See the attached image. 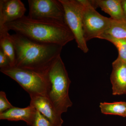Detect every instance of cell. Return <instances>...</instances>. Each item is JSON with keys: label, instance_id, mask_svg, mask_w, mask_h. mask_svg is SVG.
Instances as JSON below:
<instances>
[{"label": "cell", "instance_id": "obj_8", "mask_svg": "<svg viewBox=\"0 0 126 126\" xmlns=\"http://www.w3.org/2000/svg\"><path fill=\"white\" fill-rule=\"evenodd\" d=\"M26 9L20 0H0V29L8 23L23 18Z\"/></svg>", "mask_w": 126, "mask_h": 126}, {"label": "cell", "instance_id": "obj_1", "mask_svg": "<svg viewBox=\"0 0 126 126\" xmlns=\"http://www.w3.org/2000/svg\"><path fill=\"white\" fill-rule=\"evenodd\" d=\"M15 49V67L47 73L51 65L61 56L63 47L38 43L17 33L11 35Z\"/></svg>", "mask_w": 126, "mask_h": 126}, {"label": "cell", "instance_id": "obj_4", "mask_svg": "<svg viewBox=\"0 0 126 126\" xmlns=\"http://www.w3.org/2000/svg\"><path fill=\"white\" fill-rule=\"evenodd\" d=\"M0 71L18 83L30 96L47 97L50 86L48 73H39L15 66L0 69Z\"/></svg>", "mask_w": 126, "mask_h": 126}, {"label": "cell", "instance_id": "obj_5", "mask_svg": "<svg viewBox=\"0 0 126 126\" xmlns=\"http://www.w3.org/2000/svg\"><path fill=\"white\" fill-rule=\"evenodd\" d=\"M82 9L84 36L86 41L98 38L110 27L112 19L99 14L90 0H78Z\"/></svg>", "mask_w": 126, "mask_h": 126}, {"label": "cell", "instance_id": "obj_7", "mask_svg": "<svg viewBox=\"0 0 126 126\" xmlns=\"http://www.w3.org/2000/svg\"><path fill=\"white\" fill-rule=\"evenodd\" d=\"M64 12L65 23L74 36L78 47L84 53L89 51L84 36L82 9L78 0H59Z\"/></svg>", "mask_w": 126, "mask_h": 126}, {"label": "cell", "instance_id": "obj_11", "mask_svg": "<svg viewBox=\"0 0 126 126\" xmlns=\"http://www.w3.org/2000/svg\"><path fill=\"white\" fill-rule=\"evenodd\" d=\"M36 111L35 108L30 105L25 108L14 107L4 112L0 113V119L12 121H23L28 126H31Z\"/></svg>", "mask_w": 126, "mask_h": 126}, {"label": "cell", "instance_id": "obj_16", "mask_svg": "<svg viewBox=\"0 0 126 126\" xmlns=\"http://www.w3.org/2000/svg\"><path fill=\"white\" fill-rule=\"evenodd\" d=\"M98 39L106 40L113 44L118 50V58L126 63V39L117 38L105 34Z\"/></svg>", "mask_w": 126, "mask_h": 126}, {"label": "cell", "instance_id": "obj_21", "mask_svg": "<svg viewBox=\"0 0 126 126\" xmlns=\"http://www.w3.org/2000/svg\"></svg>", "mask_w": 126, "mask_h": 126}, {"label": "cell", "instance_id": "obj_20", "mask_svg": "<svg viewBox=\"0 0 126 126\" xmlns=\"http://www.w3.org/2000/svg\"><path fill=\"white\" fill-rule=\"evenodd\" d=\"M121 3L123 14L126 21V0H122Z\"/></svg>", "mask_w": 126, "mask_h": 126}, {"label": "cell", "instance_id": "obj_13", "mask_svg": "<svg viewBox=\"0 0 126 126\" xmlns=\"http://www.w3.org/2000/svg\"><path fill=\"white\" fill-rule=\"evenodd\" d=\"M0 49L9 58L12 67L15 66L16 60L15 46L12 40L11 35L5 27L0 29Z\"/></svg>", "mask_w": 126, "mask_h": 126}, {"label": "cell", "instance_id": "obj_9", "mask_svg": "<svg viewBox=\"0 0 126 126\" xmlns=\"http://www.w3.org/2000/svg\"><path fill=\"white\" fill-rule=\"evenodd\" d=\"M30 97V105L33 107L55 126H62L63 121L61 115L56 111L47 97L37 95Z\"/></svg>", "mask_w": 126, "mask_h": 126}, {"label": "cell", "instance_id": "obj_15", "mask_svg": "<svg viewBox=\"0 0 126 126\" xmlns=\"http://www.w3.org/2000/svg\"><path fill=\"white\" fill-rule=\"evenodd\" d=\"M103 34L117 38L126 39V21L112 19L110 27Z\"/></svg>", "mask_w": 126, "mask_h": 126}, {"label": "cell", "instance_id": "obj_12", "mask_svg": "<svg viewBox=\"0 0 126 126\" xmlns=\"http://www.w3.org/2000/svg\"><path fill=\"white\" fill-rule=\"evenodd\" d=\"M96 9L99 7L116 21H126L122 6V0H90Z\"/></svg>", "mask_w": 126, "mask_h": 126}, {"label": "cell", "instance_id": "obj_6", "mask_svg": "<svg viewBox=\"0 0 126 126\" xmlns=\"http://www.w3.org/2000/svg\"><path fill=\"white\" fill-rule=\"evenodd\" d=\"M28 2L27 16L30 19L65 24L64 10L59 0H28Z\"/></svg>", "mask_w": 126, "mask_h": 126}, {"label": "cell", "instance_id": "obj_18", "mask_svg": "<svg viewBox=\"0 0 126 126\" xmlns=\"http://www.w3.org/2000/svg\"><path fill=\"white\" fill-rule=\"evenodd\" d=\"M7 99L5 93L3 91L0 92V113L14 107Z\"/></svg>", "mask_w": 126, "mask_h": 126}, {"label": "cell", "instance_id": "obj_14", "mask_svg": "<svg viewBox=\"0 0 126 126\" xmlns=\"http://www.w3.org/2000/svg\"><path fill=\"white\" fill-rule=\"evenodd\" d=\"M99 107L102 113L106 115H117L126 117V102H114L113 103L102 102Z\"/></svg>", "mask_w": 126, "mask_h": 126}, {"label": "cell", "instance_id": "obj_17", "mask_svg": "<svg viewBox=\"0 0 126 126\" xmlns=\"http://www.w3.org/2000/svg\"><path fill=\"white\" fill-rule=\"evenodd\" d=\"M31 126H55L49 120L36 110Z\"/></svg>", "mask_w": 126, "mask_h": 126}, {"label": "cell", "instance_id": "obj_3", "mask_svg": "<svg viewBox=\"0 0 126 126\" xmlns=\"http://www.w3.org/2000/svg\"><path fill=\"white\" fill-rule=\"evenodd\" d=\"M47 74L50 84L47 97L56 111L62 115L73 103L69 95L71 81L61 56L53 63Z\"/></svg>", "mask_w": 126, "mask_h": 126}, {"label": "cell", "instance_id": "obj_19", "mask_svg": "<svg viewBox=\"0 0 126 126\" xmlns=\"http://www.w3.org/2000/svg\"><path fill=\"white\" fill-rule=\"evenodd\" d=\"M12 67L11 63L8 57L0 49V69Z\"/></svg>", "mask_w": 126, "mask_h": 126}, {"label": "cell", "instance_id": "obj_2", "mask_svg": "<svg viewBox=\"0 0 126 126\" xmlns=\"http://www.w3.org/2000/svg\"><path fill=\"white\" fill-rule=\"evenodd\" d=\"M5 27L8 31H13L16 33L43 44L58 45L63 47L75 39L65 23L35 20L26 16L6 24Z\"/></svg>", "mask_w": 126, "mask_h": 126}, {"label": "cell", "instance_id": "obj_10", "mask_svg": "<svg viewBox=\"0 0 126 126\" xmlns=\"http://www.w3.org/2000/svg\"><path fill=\"white\" fill-rule=\"evenodd\" d=\"M110 76L112 94H126V63L118 57L112 63Z\"/></svg>", "mask_w": 126, "mask_h": 126}]
</instances>
